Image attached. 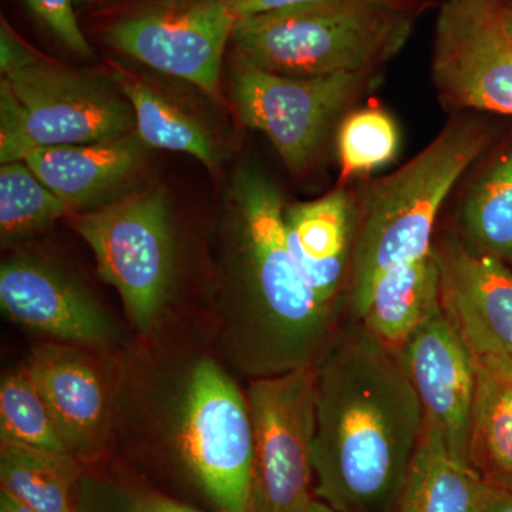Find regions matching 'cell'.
I'll use <instances>...</instances> for the list:
<instances>
[{"label": "cell", "instance_id": "cell-1", "mask_svg": "<svg viewBox=\"0 0 512 512\" xmlns=\"http://www.w3.org/2000/svg\"><path fill=\"white\" fill-rule=\"evenodd\" d=\"M313 497L338 512H399L424 427L402 360L359 322L315 365Z\"/></svg>", "mask_w": 512, "mask_h": 512}, {"label": "cell", "instance_id": "cell-2", "mask_svg": "<svg viewBox=\"0 0 512 512\" xmlns=\"http://www.w3.org/2000/svg\"><path fill=\"white\" fill-rule=\"evenodd\" d=\"M231 192L227 322L235 359L255 379L315 366L340 328L339 312L320 305L293 262L276 185L244 165Z\"/></svg>", "mask_w": 512, "mask_h": 512}, {"label": "cell", "instance_id": "cell-3", "mask_svg": "<svg viewBox=\"0 0 512 512\" xmlns=\"http://www.w3.org/2000/svg\"><path fill=\"white\" fill-rule=\"evenodd\" d=\"M498 128L484 117L460 114L416 157L355 195L356 237L348 302L353 315L377 279L434 248L441 207L468 168L495 146Z\"/></svg>", "mask_w": 512, "mask_h": 512}, {"label": "cell", "instance_id": "cell-4", "mask_svg": "<svg viewBox=\"0 0 512 512\" xmlns=\"http://www.w3.org/2000/svg\"><path fill=\"white\" fill-rule=\"evenodd\" d=\"M419 15L377 0H320L239 19L231 42L239 59L281 76L376 73Z\"/></svg>", "mask_w": 512, "mask_h": 512}, {"label": "cell", "instance_id": "cell-5", "mask_svg": "<svg viewBox=\"0 0 512 512\" xmlns=\"http://www.w3.org/2000/svg\"><path fill=\"white\" fill-rule=\"evenodd\" d=\"M136 131L130 101L106 77L39 60L0 82V161Z\"/></svg>", "mask_w": 512, "mask_h": 512}, {"label": "cell", "instance_id": "cell-6", "mask_svg": "<svg viewBox=\"0 0 512 512\" xmlns=\"http://www.w3.org/2000/svg\"><path fill=\"white\" fill-rule=\"evenodd\" d=\"M73 229L92 249L101 279L119 292L140 333L153 329L174 274L170 204L163 187L128 192L73 218Z\"/></svg>", "mask_w": 512, "mask_h": 512}, {"label": "cell", "instance_id": "cell-7", "mask_svg": "<svg viewBox=\"0 0 512 512\" xmlns=\"http://www.w3.org/2000/svg\"><path fill=\"white\" fill-rule=\"evenodd\" d=\"M181 463L220 512H249L254 476V426L247 397L214 360L192 369L184 393Z\"/></svg>", "mask_w": 512, "mask_h": 512}, {"label": "cell", "instance_id": "cell-8", "mask_svg": "<svg viewBox=\"0 0 512 512\" xmlns=\"http://www.w3.org/2000/svg\"><path fill=\"white\" fill-rule=\"evenodd\" d=\"M254 476L249 512H306L313 498L315 366L249 383Z\"/></svg>", "mask_w": 512, "mask_h": 512}, {"label": "cell", "instance_id": "cell-9", "mask_svg": "<svg viewBox=\"0 0 512 512\" xmlns=\"http://www.w3.org/2000/svg\"><path fill=\"white\" fill-rule=\"evenodd\" d=\"M376 73L289 77L237 57L231 93L239 119L264 134L286 167L306 170L318 157L330 127Z\"/></svg>", "mask_w": 512, "mask_h": 512}, {"label": "cell", "instance_id": "cell-10", "mask_svg": "<svg viewBox=\"0 0 512 512\" xmlns=\"http://www.w3.org/2000/svg\"><path fill=\"white\" fill-rule=\"evenodd\" d=\"M431 76L446 109L512 117V23L505 0H443Z\"/></svg>", "mask_w": 512, "mask_h": 512}, {"label": "cell", "instance_id": "cell-11", "mask_svg": "<svg viewBox=\"0 0 512 512\" xmlns=\"http://www.w3.org/2000/svg\"><path fill=\"white\" fill-rule=\"evenodd\" d=\"M235 25L237 19L224 0H150L109 26L106 42L215 97L222 56Z\"/></svg>", "mask_w": 512, "mask_h": 512}, {"label": "cell", "instance_id": "cell-12", "mask_svg": "<svg viewBox=\"0 0 512 512\" xmlns=\"http://www.w3.org/2000/svg\"><path fill=\"white\" fill-rule=\"evenodd\" d=\"M441 303L471 356L512 362V269L457 235L434 242Z\"/></svg>", "mask_w": 512, "mask_h": 512}, {"label": "cell", "instance_id": "cell-13", "mask_svg": "<svg viewBox=\"0 0 512 512\" xmlns=\"http://www.w3.org/2000/svg\"><path fill=\"white\" fill-rule=\"evenodd\" d=\"M0 306L13 322L63 345L100 348L120 340L113 320L83 286L32 256L3 262Z\"/></svg>", "mask_w": 512, "mask_h": 512}, {"label": "cell", "instance_id": "cell-14", "mask_svg": "<svg viewBox=\"0 0 512 512\" xmlns=\"http://www.w3.org/2000/svg\"><path fill=\"white\" fill-rule=\"evenodd\" d=\"M397 355L419 396L424 419L439 427L454 457L471 464L476 369L444 309L420 326Z\"/></svg>", "mask_w": 512, "mask_h": 512}, {"label": "cell", "instance_id": "cell-15", "mask_svg": "<svg viewBox=\"0 0 512 512\" xmlns=\"http://www.w3.org/2000/svg\"><path fill=\"white\" fill-rule=\"evenodd\" d=\"M284 224L299 274L320 305L340 312L355 248V195L339 188L318 200L285 205Z\"/></svg>", "mask_w": 512, "mask_h": 512}, {"label": "cell", "instance_id": "cell-16", "mask_svg": "<svg viewBox=\"0 0 512 512\" xmlns=\"http://www.w3.org/2000/svg\"><path fill=\"white\" fill-rule=\"evenodd\" d=\"M148 147L137 131L100 141L42 148L25 163L73 211H92L119 200L146 164Z\"/></svg>", "mask_w": 512, "mask_h": 512}, {"label": "cell", "instance_id": "cell-17", "mask_svg": "<svg viewBox=\"0 0 512 512\" xmlns=\"http://www.w3.org/2000/svg\"><path fill=\"white\" fill-rule=\"evenodd\" d=\"M25 369L73 456L96 450L109 402L103 379L86 355L76 346L47 343L33 348Z\"/></svg>", "mask_w": 512, "mask_h": 512}, {"label": "cell", "instance_id": "cell-18", "mask_svg": "<svg viewBox=\"0 0 512 512\" xmlns=\"http://www.w3.org/2000/svg\"><path fill=\"white\" fill-rule=\"evenodd\" d=\"M443 309L436 251L377 279L355 319L399 352L414 332Z\"/></svg>", "mask_w": 512, "mask_h": 512}, {"label": "cell", "instance_id": "cell-19", "mask_svg": "<svg viewBox=\"0 0 512 512\" xmlns=\"http://www.w3.org/2000/svg\"><path fill=\"white\" fill-rule=\"evenodd\" d=\"M490 491L476 468L451 454L439 427L424 419L399 512H484Z\"/></svg>", "mask_w": 512, "mask_h": 512}, {"label": "cell", "instance_id": "cell-20", "mask_svg": "<svg viewBox=\"0 0 512 512\" xmlns=\"http://www.w3.org/2000/svg\"><path fill=\"white\" fill-rule=\"evenodd\" d=\"M470 461L484 481L512 493V362L474 357Z\"/></svg>", "mask_w": 512, "mask_h": 512}, {"label": "cell", "instance_id": "cell-21", "mask_svg": "<svg viewBox=\"0 0 512 512\" xmlns=\"http://www.w3.org/2000/svg\"><path fill=\"white\" fill-rule=\"evenodd\" d=\"M80 467L73 454L46 453L0 441V484L36 512H74Z\"/></svg>", "mask_w": 512, "mask_h": 512}, {"label": "cell", "instance_id": "cell-22", "mask_svg": "<svg viewBox=\"0 0 512 512\" xmlns=\"http://www.w3.org/2000/svg\"><path fill=\"white\" fill-rule=\"evenodd\" d=\"M490 158L468 192L461 220L471 247L512 266V138Z\"/></svg>", "mask_w": 512, "mask_h": 512}, {"label": "cell", "instance_id": "cell-23", "mask_svg": "<svg viewBox=\"0 0 512 512\" xmlns=\"http://www.w3.org/2000/svg\"><path fill=\"white\" fill-rule=\"evenodd\" d=\"M119 87L133 106L137 134L148 147L190 154L210 170L217 167L220 151L207 128L146 83L124 77Z\"/></svg>", "mask_w": 512, "mask_h": 512}, {"label": "cell", "instance_id": "cell-24", "mask_svg": "<svg viewBox=\"0 0 512 512\" xmlns=\"http://www.w3.org/2000/svg\"><path fill=\"white\" fill-rule=\"evenodd\" d=\"M72 208L37 177L25 161L0 168V238L18 244L52 227Z\"/></svg>", "mask_w": 512, "mask_h": 512}, {"label": "cell", "instance_id": "cell-25", "mask_svg": "<svg viewBox=\"0 0 512 512\" xmlns=\"http://www.w3.org/2000/svg\"><path fill=\"white\" fill-rule=\"evenodd\" d=\"M0 441L72 454L25 366L3 376L0 384Z\"/></svg>", "mask_w": 512, "mask_h": 512}, {"label": "cell", "instance_id": "cell-26", "mask_svg": "<svg viewBox=\"0 0 512 512\" xmlns=\"http://www.w3.org/2000/svg\"><path fill=\"white\" fill-rule=\"evenodd\" d=\"M399 143V128L386 111L375 107L352 111L338 131L340 180L345 183L389 164L399 151Z\"/></svg>", "mask_w": 512, "mask_h": 512}, {"label": "cell", "instance_id": "cell-27", "mask_svg": "<svg viewBox=\"0 0 512 512\" xmlns=\"http://www.w3.org/2000/svg\"><path fill=\"white\" fill-rule=\"evenodd\" d=\"M74 512H205L143 485L82 478L74 495Z\"/></svg>", "mask_w": 512, "mask_h": 512}, {"label": "cell", "instance_id": "cell-28", "mask_svg": "<svg viewBox=\"0 0 512 512\" xmlns=\"http://www.w3.org/2000/svg\"><path fill=\"white\" fill-rule=\"evenodd\" d=\"M49 33L70 52L82 59H93L92 46L87 42L76 12L73 0H23Z\"/></svg>", "mask_w": 512, "mask_h": 512}, {"label": "cell", "instance_id": "cell-29", "mask_svg": "<svg viewBox=\"0 0 512 512\" xmlns=\"http://www.w3.org/2000/svg\"><path fill=\"white\" fill-rule=\"evenodd\" d=\"M311 2H320V0H224L225 6L237 20ZM377 2L390 3V5L402 6V8L417 10L421 13L429 8L433 0H377Z\"/></svg>", "mask_w": 512, "mask_h": 512}, {"label": "cell", "instance_id": "cell-30", "mask_svg": "<svg viewBox=\"0 0 512 512\" xmlns=\"http://www.w3.org/2000/svg\"><path fill=\"white\" fill-rule=\"evenodd\" d=\"M39 60L42 59L19 39L9 23L3 19L0 25V67L3 76L35 64Z\"/></svg>", "mask_w": 512, "mask_h": 512}, {"label": "cell", "instance_id": "cell-31", "mask_svg": "<svg viewBox=\"0 0 512 512\" xmlns=\"http://www.w3.org/2000/svg\"><path fill=\"white\" fill-rule=\"evenodd\" d=\"M484 512H512L511 491L501 490L491 485L490 497L485 504Z\"/></svg>", "mask_w": 512, "mask_h": 512}, {"label": "cell", "instance_id": "cell-32", "mask_svg": "<svg viewBox=\"0 0 512 512\" xmlns=\"http://www.w3.org/2000/svg\"><path fill=\"white\" fill-rule=\"evenodd\" d=\"M0 512H36L18 498L12 497L6 491L0 490Z\"/></svg>", "mask_w": 512, "mask_h": 512}, {"label": "cell", "instance_id": "cell-33", "mask_svg": "<svg viewBox=\"0 0 512 512\" xmlns=\"http://www.w3.org/2000/svg\"><path fill=\"white\" fill-rule=\"evenodd\" d=\"M306 512H338L330 508L329 505L322 503V501L313 498L311 505H309L308 511Z\"/></svg>", "mask_w": 512, "mask_h": 512}, {"label": "cell", "instance_id": "cell-34", "mask_svg": "<svg viewBox=\"0 0 512 512\" xmlns=\"http://www.w3.org/2000/svg\"><path fill=\"white\" fill-rule=\"evenodd\" d=\"M505 8H507L508 18L512 23V0H505Z\"/></svg>", "mask_w": 512, "mask_h": 512}, {"label": "cell", "instance_id": "cell-35", "mask_svg": "<svg viewBox=\"0 0 512 512\" xmlns=\"http://www.w3.org/2000/svg\"><path fill=\"white\" fill-rule=\"evenodd\" d=\"M80 2H94V0H80Z\"/></svg>", "mask_w": 512, "mask_h": 512}]
</instances>
